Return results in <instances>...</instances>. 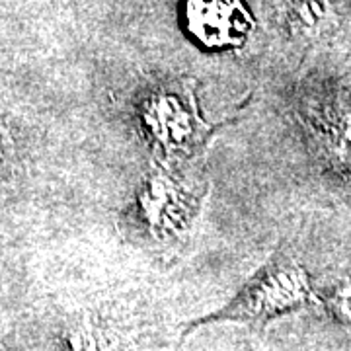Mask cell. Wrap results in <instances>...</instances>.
I'll return each mask as SVG.
<instances>
[{"label": "cell", "instance_id": "1", "mask_svg": "<svg viewBox=\"0 0 351 351\" xmlns=\"http://www.w3.org/2000/svg\"><path fill=\"white\" fill-rule=\"evenodd\" d=\"M313 299V281L304 265L287 254H276L225 308L189 324L186 334L207 322H244L263 326L279 316L301 311Z\"/></svg>", "mask_w": 351, "mask_h": 351}, {"label": "cell", "instance_id": "2", "mask_svg": "<svg viewBox=\"0 0 351 351\" xmlns=\"http://www.w3.org/2000/svg\"><path fill=\"white\" fill-rule=\"evenodd\" d=\"M197 205L188 184L166 166H156L137 189L131 221L152 242L172 244L189 232Z\"/></svg>", "mask_w": 351, "mask_h": 351}, {"label": "cell", "instance_id": "3", "mask_svg": "<svg viewBox=\"0 0 351 351\" xmlns=\"http://www.w3.org/2000/svg\"><path fill=\"white\" fill-rule=\"evenodd\" d=\"M141 123L149 141L164 156L193 152L207 141L209 133L189 84L152 90L141 106Z\"/></svg>", "mask_w": 351, "mask_h": 351}, {"label": "cell", "instance_id": "4", "mask_svg": "<svg viewBox=\"0 0 351 351\" xmlns=\"http://www.w3.org/2000/svg\"><path fill=\"white\" fill-rule=\"evenodd\" d=\"M184 20L191 38L207 49L240 47L254 27L242 0H186Z\"/></svg>", "mask_w": 351, "mask_h": 351}, {"label": "cell", "instance_id": "5", "mask_svg": "<svg viewBox=\"0 0 351 351\" xmlns=\"http://www.w3.org/2000/svg\"><path fill=\"white\" fill-rule=\"evenodd\" d=\"M64 351H127L123 330L100 314H82L75 318L63 334Z\"/></svg>", "mask_w": 351, "mask_h": 351}, {"label": "cell", "instance_id": "6", "mask_svg": "<svg viewBox=\"0 0 351 351\" xmlns=\"http://www.w3.org/2000/svg\"><path fill=\"white\" fill-rule=\"evenodd\" d=\"M334 20V0H289L287 22L302 38H318Z\"/></svg>", "mask_w": 351, "mask_h": 351}, {"label": "cell", "instance_id": "7", "mask_svg": "<svg viewBox=\"0 0 351 351\" xmlns=\"http://www.w3.org/2000/svg\"><path fill=\"white\" fill-rule=\"evenodd\" d=\"M322 302L334 322L351 330V274L330 285Z\"/></svg>", "mask_w": 351, "mask_h": 351}, {"label": "cell", "instance_id": "8", "mask_svg": "<svg viewBox=\"0 0 351 351\" xmlns=\"http://www.w3.org/2000/svg\"><path fill=\"white\" fill-rule=\"evenodd\" d=\"M334 149L341 162L351 170V115H346L334 131Z\"/></svg>", "mask_w": 351, "mask_h": 351}, {"label": "cell", "instance_id": "9", "mask_svg": "<svg viewBox=\"0 0 351 351\" xmlns=\"http://www.w3.org/2000/svg\"><path fill=\"white\" fill-rule=\"evenodd\" d=\"M4 160V152H2V138H0V164Z\"/></svg>", "mask_w": 351, "mask_h": 351}, {"label": "cell", "instance_id": "10", "mask_svg": "<svg viewBox=\"0 0 351 351\" xmlns=\"http://www.w3.org/2000/svg\"><path fill=\"white\" fill-rule=\"evenodd\" d=\"M0 351H6V350H4V348H2V346H0Z\"/></svg>", "mask_w": 351, "mask_h": 351}]
</instances>
